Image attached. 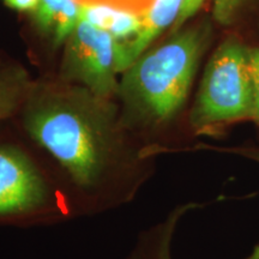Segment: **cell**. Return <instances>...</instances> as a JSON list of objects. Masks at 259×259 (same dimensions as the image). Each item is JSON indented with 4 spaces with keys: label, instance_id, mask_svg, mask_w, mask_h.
I'll use <instances>...</instances> for the list:
<instances>
[{
    "label": "cell",
    "instance_id": "cell-11",
    "mask_svg": "<svg viewBox=\"0 0 259 259\" xmlns=\"http://www.w3.org/2000/svg\"><path fill=\"white\" fill-rule=\"evenodd\" d=\"M74 2L82 6H109V8L131 12V14L137 15L139 17H143L148 12V10L153 6L155 0H74Z\"/></svg>",
    "mask_w": 259,
    "mask_h": 259
},
{
    "label": "cell",
    "instance_id": "cell-16",
    "mask_svg": "<svg viewBox=\"0 0 259 259\" xmlns=\"http://www.w3.org/2000/svg\"><path fill=\"white\" fill-rule=\"evenodd\" d=\"M226 151L259 163V147H236L226 149Z\"/></svg>",
    "mask_w": 259,
    "mask_h": 259
},
{
    "label": "cell",
    "instance_id": "cell-8",
    "mask_svg": "<svg viewBox=\"0 0 259 259\" xmlns=\"http://www.w3.org/2000/svg\"><path fill=\"white\" fill-rule=\"evenodd\" d=\"M31 16L38 30L57 48L66 42L82 19V6L74 0H40Z\"/></svg>",
    "mask_w": 259,
    "mask_h": 259
},
{
    "label": "cell",
    "instance_id": "cell-6",
    "mask_svg": "<svg viewBox=\"0 0 259 259\" xmlns=\"http://www.w3.org/2000/svg\"><path fill=\"white\" fill-rule=\"evenodd\" d=\"M211 202L191 200L178 204L163 219L138 233L134 246L124 259H173L174 235L181 220L187 213L205 208Z\"/></svg>",
    "mask_w": 259,
    "mask_h": 259
},
{
    "label": "cell",
    "instance_id": "cell-2",
    "mask_svg": "<svg viewBox=\"0 0 259 259\" xmlns=\"http://www.w3.org/2000/svg\"><path fill=\"white\" fill-rule=\"evenodd\" d=\"M210 37L208 21L179 29L125 71L118 96L121 119L128 130L155 136L179 118Z\"/></svg>",
    "mask_w": 259,
    "mask_h": 259
},
{
    "label": "cell",
    "instance_id": "cell-12",
    "mask_svg": "<svg viewBox=\"0 0 259 259\" xmlns=\"http://www.w3.org/2000/svg\"><path fill=\"white\" fill-rule=\"evenodd\" d=\"M248 70L252 88V118L259 126V47H247Z\"/></svg>",
    "mask_w": 259,
    "mask_h": 259
},
{
    "label": "cell",
    "instance_id": "cell-15",
    "mask_svg": "<svg viewBox=\"0 0 259 259\" xmlns=\"http://www.w3.org/2000/svg\"><path fill=\"white\" fill-rule=\"evenodd\" d=\"M8 8L18 12H32L37 8L40 0H3Z\"/></svg>",
    "mask_w": 259,
    "mask_h": 259
},
{
    "label": "cell",
    "instance_id": "cell-9",
    "mask_svg": "<svg viewBox=\"0 0 259 259\" xmlns=\"http://www.w3.org/2000/svg\"><path fill=\"white\" fill-rule=\"evenodd\" d=\"M82 18L112 35L115 44L131 41L142 25L139 16L103 5L82 6Z\"/></svg>",
    "mask_w": 259,
    "mask_h": 259
},
{
    "label": "cell",
    "instance_id": "cell-17",
    "mask_svg": "<svg viewBox=\"0 0 259 259\" xmlns=\"http://www.w3.org/2000/svg\"><path fill=\"white\" fill-rule=\"evenodd\" d=\"M242 259H259V242L258 244H255V246L253 248H252V251L246 255L245 258Z\"/></svg>",
    "mask_w": 259,
    "mask_h": 259
},
{
    "label": "cell",
    "instance_id": "cell-5",
    "mask_svg": "<svg viewBox=\"0 0 259 259\" xmlns=\"http://www.w3.org/2000/svg\"><path fill=\"white\" fill-rule=\"evenodd\" d=\"M64 45V82L78 84L105 99L118 95L112 35L82 18Z\"/></svg>",
    "mask_w": 259,
    "mask_h": 259
},
{
    "label": "cell",
    "instance_id": "cell-7",
    "mask_svg": "<svg viewBox=\"0 0 259 259\" xmlns=\"http://www.w3.org/2000/svg\"><path fill=\"white\" fill-rule=\"evenodd\" d=\"M184 0H155L142 17L141 30L131 41L115 44V71L126 70L144 53L149 45L179 17Z\"/></svg>",
    "mask_w": 259,
    "mask_h": 259
},
{
    "label": "cell",
    "instance_id": "cell-14",
    "mask_svg": "<svg viewBox=\"0 0 259 259\" xmlns=\"http://www.w3.org/2000/svg\"><path fill=\"white\" fill-rule=\"evenodd\" d=\"M203 2L204 0H184L183 6H181V10H180L179 17H178L177 22L174 23V28H176V30H179L181 25L185 23L187 19L192 17V16L198 11L200 5L203 4Z\"/></svg>",
    "mask_w": 259,
    "mask_h": 259
},
{
    "label": "cell",
    "instance_id": "cell-4",
    "mask_svg": "<svg viewBox=\"0 0 259 259\" xmlns=\"http://www.w3.org/2000/svg\"><path fill=\"white\" fill-rule=\"evenodd\" d=\"M251 118L247 47L235 38H228L213 52L204 70L187 124L194 135L212 136Z\"/></svg>",
    "mask_w": 259,
    "mask_h": 259
},
{
    "label": "cell",
    "instance_id": "cell-3",
    "mask_svg": "<svg viewBox=\"0 0 259 259\" xmlns=\"http://www.w3.org/2000/svg\"><path fill=\"white\" fill-rule=\"evenodd\" d=\"M48 168L15 139L0 137V226L38 227L73 220Z\"/></svg>",
    "mask_w": 259,
    "mask_h": 259
},
{
    "label": "cell",
    "instance_id": "cell-13",
    "mask_svg": "<svg viewBox=\"0 0 259 259\" xmlns=\"http://www.w3.org/2000/svg\"><path fill=\"white\" fill-rule=\"evenodd\" d=\"M253 0H213V18L221 24H231Z\"/></svg>",
    "mask_w": 259,
    "mask_h": 259
},
{
    "label": "cell",
    "instance_id": "cell-1",
    "mask_svg": "<svg viewBox=\"0 0 259 259\" xmlns=\"http://www.w3.org/2000/svg\"><path fill=\"white\" fill-rule=\"evenodd\" d=\"M15 118L46 156L74 219L131 203L153 174L150 153L130 142L119 107L78 84H32Z\"/></svg>",
    "mask_w": 259,
    "mask_h": 259
},
{
    "label": "cell",
    "instance_id": "cell-10",
    "mask_svg": "<svg viewBox=\"0 0 259 259\" xmlns=\"http://www.w3.org/2000/svg\"><path fill=\"white\" fill-rule=\"evenodd\" d=\"M32 83L18 65H0V122L14 119L23 106Z\"/></svg>",
    "mask_w": 259,
    "mask_h": 259
}]
</instances>
